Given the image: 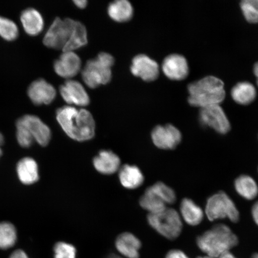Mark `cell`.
Segmentation results:
<instances>
[{
	"label": "cell",
	"mask_w": 258,
	"mask_h": 258,
	"mask_svg": "<svg viewBox=\"0 0 258 258\" xmlns=\"http://www.w3.org/2000/svg\"><path fill=\"white\" fill-rule=\"evenodd\" d=\"M56 120L64 133L74 141L85 142L95 137V121L86 109L63 106L57 109Z\"/></svg>",
	"instance_id": "1"
},
{
	"label": "cell",
	"mask_w": 258,
	"mask_h": 258,
	"mask_svg": "<svg viewBox=\"0 0 258 258\" xmlns=\"http://www.w3.org/2000/svg\"><path fill=\"white\" fill-rule=\"evenodd\" d=\"M189 104L203 108L220 105L225 98L224 84L214 76H208L193 82L188 86Z\"/></svg>",
	"instance_id": "2"
},
{
	"label": "cell",
	"mask_w": 258,
	"mask_h": 258,
	"mask_svg": "<svg viewBox=\"0 0 258 258\" xmlns=\"http://www.w3.org/2000/svg\"><path fill=\"white\" fill-rule=\"evenodd\" d=\"M238 243V238L225 224H217L200 235L197 244L203 252L212 258L228 252Z\"/></svg>",
	"instance_id": "3"
},
{
	"label": "cell",
	"mask_w": 258,
	"mask_h": 258,
	"mask_svg": "<svg viewBox=\"0 0 258 258\" xmlns=\"http://www.w3.org/2000/svg\"><path fill=\"white\" fill-rule=\"evenodd\" d=\"M114 63V58L111 54L100 53L96 59L88 61L84 68L82 71L84 82L92 89L106 85L111 80V67Z\"/></svg>",
	"instance_id": "4"
},
{
	"label": "cell",
	"mask_w": 258,
	"mask_h": 258,
	"mask_svg": "<svg viewBox=\"0 0 258 258\" xmlns=\"http://www.w3.org/2000/svg\"><path fill=\"white\" fill-rule=\"evenodd\" d=\"M148 222L158 233L170 240L179 236L182 230V222L176 210L167 208L156 214L148 215Z\"/></svg>",
	"instance_id": "5"
},
{
	"label": "cell",
	"mask_w": 258,
	"mask_h": 258,
	"mask_svg": "<svg viewBox=\"0 0 258 258\" xmlns=\"http://www.w3.org/2000/svg\"><path fill=\"white\" fill-rule=\"evenodd\" d=\"M206 214L211 221L228 218L231 222H237L240 219V213L236 206L223 191H219L210 197L206 203Z\"/></svg>",
	"instance_id": "6"
},
{
	"label": "cell",
	"mask_w": 258,
	"mask_h": 258,
	"mask_svg": "<svg viewBox=\"0 0 258 258\" xmlns=\"http://www.w3.org/2000/svg\"><path fill=\"white\" fill-rule=\"evenodd\" d=\"M75 21L66 18H56L45 34L43 44L46 47L63 50L72 36Z\"/></svg>",
	"instance_id": "7"
},
{
	"label": "cell",
	"mask_w": 258,
	"mask_h": 258,
	"mask_svg": "<svg viewBox=\"0 0 258 258\" xmlns=\"http://www.w3.org/2000/svg\"><path fill=\"white\" fill-rule=\"evenodd\" d=\"M199 119L203 125L214 129L219 134H227L230 131V122L220 105L201 108Z\"/></svg>",
	"instance_id": "8"
},
{
	"label": "cell",
	"mask_w": 258,
	"mask_h": 258,
	"mask_svg": "<svg viewBox=\"0 0 258 258\" xmlns=\"http://www.w3.org/2000/svg\"><path fill=\"white\" fill-rule=\"evenodd\" d=\"M153 144L161 150L175 149L182 141V134L172 124L157 125L151 132Z\"/></svg>",
	"instance_id": "9"
},
{
	"label": "cell",
	"mask_w": 258,
	"mask_h": 258,
	"mask_svg": "<svg viewBox=\"0 0 258 258\" xmlns=\"http://www.w3.org/2000/svg\"><path fill=\"white\" fill-rule=\"evenodd\" d=\"M134 76L140 77L147 82H154L159 76V64L145 54H141L134 57L131 67Z\"/></svg>",
	"instance_id": "10"
},
{
	"label": "cell",
	"mask_w": 258,
	"mask_h": 258,
	"mask_svg": "<svg viewBox=\"0 0 258 258\" xmlns=\"http://www.w3.org/2000/svg\"><path fill=\"white\" fill-rule=\"evenodd\" d=\"M28 96L34 104L49 105L56 96V90L53 85L43 79L34 81L28 89Z\"/></svg>",
	"instance_id": "11"
},
{
	"label": "cell",
	"mask_w": 258,
	"mask_h": 258,
	"mask_svg": "<svg viewBox=\"0 0 258 258\" xmlns=\"http://www.w3.org/2000/svg\"><path fill=\"white\" fill-rule=\"evenodd\" d=\"M59 92L64 101L69 105L86 106L90 104L88 93L77 81L67 80L64 85L60 86Z\"/></svg>",
	"instance_id": "12"
},
{
	"label": "cell",
	"mask_w": 258,
	"mask_h": 258,
	"mask_svg": "<svg viewBox=\"0 0 258 258\" xmlns=\"http://www.w3.org/2000/svg\"><path fill=\"white\" fill-rule=\"evenodd\" d=\"M162 70L164 75L171 80L181 81L188 76L189 66L184 56L172 54L164 59Z\"/></svg>",
	"instance_id": "13"
},
{
	"label": "cell",
	"mask_w": 258,
	"mask_h": 258,
	"mask_svg": "<svg viewBox=\"0 0 258 258\" xmlns=\"http://www.w3.org/2000/svg\"><path fill=\"white\" fill-rule=\"evenodd\" d=\"M19 118L30 132L34 141L42 147H46L49 144L51 138L50 128L39 117L27 114Z\"/></svg>",
	"instance_id": "14"
},
{
	"label": "cell",
	"mask_w": 258,
	"mask_h": 258,
	"mask_svg": "<svg viewBox=\"0 0 258 258\" xmlns=\"http://www.w3.org/2000/svg\"><path fill=\"white\" fill-rule=\"evenodd\" d=\"M82 61L74 51H63L54 63V70L58 76L70 79L80 72Z\"/></svg>",
	"instance_id": "15"
},
{
	"label": "cell",
	"mask_w": 258,
	"mask_h": 258,
	"mask_svg": "<svg viewBox=\"0 0 258 258\" xmlns=\"http://www.w3.org/2000/svg\"><path fill=\"white\" fill-rule=\"evenodd\" d=\"M121 161L117 154L110 150H102L94 157L93 166L100 173L112 175L120 168Z\"/></svg>",
	"instance_id": "16"
},
{
	"label": "cell",
	"mask_w": 258,
	"mask_h": 258,
	"mask_svg": "<svg viewBox=\"0 0 258 258\" xmlns=\"http://www.w3.org/2000/svg\"><path fill=\"white\" fill-rule=\"evenodd\" d=\"M21 22L26 33L36 36L43 30L44 22L43 16L37 10L28 8L21 13Z\"/></svg>",
	"instance_id": "17"
},
{
	"label": "cell",
	"mask_w": 258,
	"mask_h": 258,
	"mask_svg": "<svg viewBox=\"0 0 258 258\" xmlns=\"http://www.w3.org/2000/svg\"><path fill=\"white\" fill-rule=\"evenodd\" d=\"M18 178L24 185L34 184L39 180V169L37 161L31 157H24L16 166Z\"/></svg>",
	"instance_id": "18"
},
{
	"label": "cell",
	"mask_w": 258,
	"mask_h": 258,
	"mask_svg": "<svg viewBox=\"0 0 258 258\" xmlns=\"http://www.w3.org/2000/svg\"><path fill=\"white\" fill-rule=\"evenodd\" d=\"M115 247L119 253L125 258L140 257L141 242L131 233H123L118 235L115 240Z\"/></svg>",
	"instance_id": "19"
},
{
	"label": "cell",
	"mask_w": 258,
	"mask_h": 258,
	"mask_svg": "<svg viewBox=\"0 0 258 258\" xmlns=\"http://www.w3.org/2000/svg\"><path fill=\"white\" fill-rule=\"evenodd\" d=\"M118 172L119 179L124 188L134 189L143 184L144 176L138 166L125 164L120 167Z\"/></svg>",
	"instance_id": "20"
},
{
	"label": "cell",
	"mask_w": 258,
	"mask_h": 258,
	"mask_svg": "<svg viewBox=\"0 0 258 258\" xmlns=\"http://www.w3.org/2000/svg\"><path fill=\"white\" fill-rule=\"evenodd\" d=\"M180 212L183 220L191 226L201 224L204 217V213L201 208L189 199L182 200L180 203Z\"/></svg>",
	"instance_id": "21"
},
{
	"label": "cell",
	"mask_w": 258,
	"mask_h": 258,
	"mask_svg": "<svg viewBox=\"0 0 258 258\" xmlns=\"http://www.w3.org/2000/svg\"><path fill=\"white\" fill-rule=\"evenodd\" d=\"M231 97L237 104L248 105L255 99L256 90L250 82L238 83L231 90Z\"/></svg>",
	"instance_id": "22"
},
{
	"label": "cell",
	"mask_w": 258,
	"mask_h": 258,
	"mask_svg": "<svg viewBox=\"0 0 258 258\" xmlns=\"http://www.w3.org/2000/svg\"><path fill=\"white\" fill-rule=\"evenodd\" d=\"M108 14L113 21L125 22L133 17L134 8L131 3L126 0H117L109 4Z\"/></svg>",
	"instance_id": "23"
},
{
	"label": "cell",
	"mask_w": 258,
	"mask_h": 258,
	"mask_svg": "<svg viewBox=\"0 0 258 258\" xmlns=\"http://www.w3.org/2000/svg\"><path fill=\"white\" fill-rule=\"evenodd\" d=\"M234 187L237 192L242 198L251 201L258 195V185L252 177L248 175H241L235 180Z\"/></svg>",
	"instance_id": "24"
},
{
	"label": "cell",
	"mask_w": 258,
	"mask_h": 258,
	"mask_svg": "<svg viewBox=\"0 0 258 258\" xmlns=\"http://www.w3.org/2000/svg\"><path fill=\"white\" fill-rule=\"evenodd\" d=\"M88 32L85 26L75 21L70 39L63 49V51H74L88 44Z\"/></svg>",
	"instance_id": "25"
},
{
	"label": "cell",
	"mask_w": 258,
	"mask_h": 258,
	"mask_svg": "<svg viewBox=\"0 0 258 258\" xmlns=\"http://www.w3.org/2000/svg\"><path fill=\"white\" fill-rule=\"evenodd\" d=\"M17 231L9 222H0V249L7 250L14 247L17 241Z\"/></svg>",
	"instance_id": "26"
},
{
	"label": "cell",
	"mask_w": 258,
	"mask_h": 258,
	"mask_svg": "<svg viewBox=\"0 0 258 258\" xmlns=\"http://www.w3.org/2000/svg\"><path fill=\"white\" fill-rule=\"evenodd\" d=\"M140 205L142 208L149 212V214H156L163 211L166 205L158 197L147 189L140 200Z\"/></svg>",
	"instance_id": "27"
},
{
	"label": "cell",
	"mask_w": 258,
	"mask_h": 258,
	"mask_svg": "<svg viewBox=\"0 0 258 258\" xmlns=\"http://www.w3.org/2000/svg\"><path fill=\"white\" fill-rule=\"evenodd\" d=\"M147 189L157 196L166 205L173 204L176 202L175 192L163 182H158Z\"/></svg>",
	"instance_id": "28"
},
{
	"label": "cell",
	"mask_w": 258,
	"mask_h": 258,
	"mask_svg": "<svg viewBox=\"0 0 258 258\" xmlns=\"http://www.w3.org/2000/svg\"><path fill=\"white\" fill-rule=\"evenodd\" d=\"M19 31L17 24L7 18L0 16V37L8 41L17 39Z\"/></svg>",
	"instance_id": "29"
},
{
	"label": "cell",
	"mask_w": 258,
	"mask_h": 258,
	"mask_svg": "<svg viewBox=\"0 0 258 258\" xmlns=\"http://www.w3.org/2000/svg\"><path fill=\"white\" fill-rule=\"evenodd\" d=\"M240 8L248 22L258 23V0H243L240 3Z\"/></svg>",
	"instance_id": "30"
},
{
	"label": "cell",
	"mask_w": 258,
	"mask_h": 258,
	"mask_svg": "<svg viewBox=\"0 0 258 258\" xmlns=\"http://www.w3.org/2000/svg\"><path fill=\"white\" fill-rule=\"evenodd\" d=\"M16 138H17L18 144L22 147L30 148L33 144L34 140L20 118L16 121Z\"/></svg>",
	"instance_id": "31"
},
{
	"label": "cell",
	"mask_w": 258,
	"mask_h": 258,
	"mask_svg": "<svg viewBox=\"0 0 258 258\" xmlns=\"http://www.w3.org/2000/svg\"><path fill=\"white\" fill-rule=\"evenodd\" d=\"M54 258H76V248L64 241L57 242L53 247Z\"/></svg>",
	"instance_id": "32"
},
{
	"label": "cell",
	"mask_w": 258,
	"mask_h": 258,
	"mask_svg": "<svg viewBox=\"0 0 258 258\" xmlns=\"http://www.w3.org/2000/svg\"><path fill=\"white\" fill-rule=\"evenodd\" d=\"M165 258H189L183 251L179 250H172L167 253Z\"/></svg>",
	"instance_id": "33"
},
{
	"label": "cell",
	"mask_w": 258,
	"mask_h": 258,
	"mask_svg": "<svg viewBox=\"0 0 258 258\" xmlns=\"http://www.w3.org/2000/svg\"><path fill=\"white\" fill-rule=\"evenodd\" d=\"M9 258H30L24 250L21 249L16 250L13 252Z\"/></svg>",
	"instance_id": "34"
},
{
	"label": "cell",
	"mask_w": 258,
	"mask_h": 258,
	"mask_svg": "<svg viewBox=\"0 0 258 258\" xmlns=\"http://www.w3.org/2000/svg\"><path fill=\"white\" fill-rule=\"evenodd\" d=\"M251 215H252L253 221L258 225V201L254 203L251 208Z\"/></svg>",
	"instance_id": "35"
},
{
	"label": "cell",
	"mask_w": 258,
	"mask_h": 258,
	"mask_svg": "<svg viewBox=\"0 0 258 258\" xmlns=\"http://www.w3.org/2000/svg\"><path fill=\"white\" fill-rule=\"evenodd\" d=\"M73 2L77 7L82 9H85L88 5V2L86 0H75Z\"/></svg>",
	"instance_id": "36"
},
{
	"label": "cell",
	"mask_w": 258,
	"mask_h": 258,
	"mask_svg": "<svg viewBox=\"0 0 258 258\" xmlns=\"http://www.w3.org/2000/svg\"><path fill=\"white\" fill-rule=\"evenodd\" d=\"M253 73L256 78V83L258 86V62L254 64L253 67Z\"/></svg>",
	"instance_id": "37"
},
{
	"label": "cell",
	"mask_w": 258,
	"mask_h": 258,
	"mask_svg": "<svg viewBox=\"0 0 258 258\" xmlns=\"http://www.w3.org/2000/svg\"><path fill=\"white\" fill-rule=\"evenodd\" d=\"M219 258H236L235 257L233 254L231 253L230 251L228 252L225 253L223 254H222L221 256H219Z\"/></svg>",
	"instance_id": "38"
},
{
	"label": "cell",
	"mask_w": 258,
	"mask_h": 258,
	"mask_svg": "<svg viewBox=\"0 0 258 258\" xmlns=\"http://www.w3.org/2000/svg\"><path fill=\"white\" fill-rule=\"evenodd\" d=\"M5 138L3 137V135L2 133H0V147H1L2 145L4 144Z\"/></svg>",
	"instance_id": "39"
},
{
	"label": "cell",
	"mask_w": 258,
	"mask_h": 258,
	"mask_svg": "<svg viewBox=\"0 0 258 258\" xmlns=\"http://www.w3.org/2000/svg\"><path fill=\"white\" fill-rule=\"evenodd\" d=\"M106 258H122V257L119 256L118 255H117V254L112 253V254H109V255L107 257H106Z\"/></svg>",
	"instance_id": "40"
},
{
	"label": "cell",
	"mask_w": 258,
	"mask_h": 258,
	"mask_svg": "<svg viewBox=\"0 0 258 258\" xmlns=\"http://www.w3.org/2000/svg\"><path fill=\"white\" fill-rule=\"evenodd\" d=\"M251 258H258V253L253 254V256H251Z\"/></svg>",
	"instance_id": "41"
},
{
	"label": "cell",
	"mask_w": 258,
	"mask_h": 258,
	"mask_svg": "<svg viewBox=\"0 0 258 258\" xmlns=\"http://www.w3.org/2000/svg\"><path fill=\"white\" fill-rule=\"evenodd\" d=\"M2 154H3V151H2L1 147H0V157H1V156H2Z\"/></svg>",
	"instance_id": "42"
},
{
	"label": "cell",
	"mask_w": 258,
	"mask_h": 258,
	"mask_svg": "<svg viewBox=\"0 0 258 258\" xmlns=\"http://www.w3.org/2000/svg\"><path fill=\"white\" fill-rule=\"evenodd\" d=\"M197 258H212V257H209V256H200V257H198Z\"/></svg>",
	"instance_id": "43"
}]
</instances>
